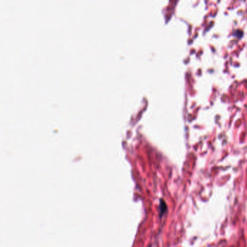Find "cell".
Returning a JSON list of instances; mask_svg holds the SVG:
<instances>
[{
  "mask_svg": "<svg viewBox=\"0 0 247 247\" xmlns=\"http://www.w3.org/2000/svg\"><path fill=\"white\" fill-rule=\"evenodd\" d=\"M167 207L166 203L164 202L163 199H160V204H159V214H160V217H162L163 215L165 214L167 212Z\"/></svg>",
  "mask_w": 247,
  "mask_h": 247,
  "instance_id": "1",
  "label": "cell"
},
{
  "mask_svg": "<svg viewBox=\"0 0 247 247\" xmlns=\"http://www.w3.org/2000/svg\"><path fill=\"white\" fill-rule=\"evenodd\" d=\"M234 35L235 36L238 37V38H241V37H242L243 35H244V31H243L242 30H240V29H237V30H236L235 31H234Z\"/></svg>",
  "mask_w": 247,
  "mask_h": 247,
  "instance_id": "2",
  "label": "cell"
}]
</instances>
